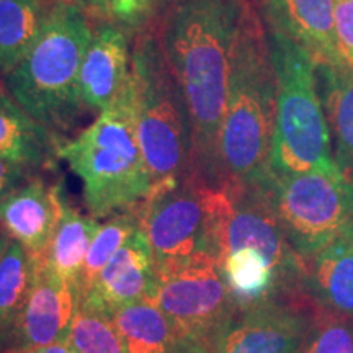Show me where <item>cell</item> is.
I'll list each match as a JSON object with an SVG mask.
<instances>
[{"mask_svg":"<svg viewBox=\"0 0 353 353\" xmlns=\"http://www.w3.org/2000/svg\"><path fill=\"white\" fill-rule=\"evenodd\" d=\"M99 228L100 223H97V218L79 213L65 198L63 216L44 257L57 275L76 286L77 293L88 247Z\"/></svg>","mask_w":353,"mask_h":353,"instance_id":"7402d4cb","label":"cell"},{"mask_svg":"<svg viewBox=\"0 0 353 353\" xmlns=\"http://www.w3.org/2000/svg\"><path fill=\"white\" fill-rule=\"evenodd\" d=\"M156 265L152 247L139 226L82 294L79 306L112 317L123 306L151 299Z\"/></svg>","mask_w":353,"mask_h":353,"instance_id":"7c38bea8","label":"cell"},{"mask_svg":"<svg viewBox=\"0 0 353 353\" xmlns=\"http://www.w3.org/2000/svg\"><path fill=\"white\" fill-rule=\"evenodd\" d=\"M299 298L270 299L241 311L216 353H301L314 312Z\"/></svg>","mask_w":353,"mask_h":353,"instance_id":"8fae6325","label":"cell"},{"mask_svg":"<svg viewBox=\"0 0 353 353\" xmlns=\"http://www.w3.org/2000/svg\"><path fill=\"white\" fill-rule=\"evenodd\" d=\"M304 293L322 311L353 321V239H337L304 260Z\"/></svg>","mask_w":353,"mask_h":353,"instance_id":"2e32d148","label":"cell"},{"mask_svg":"<svg viewBox=\"0 0 353 353\" xmlns=\"http://www.w3.org/2000/svg\"><path fill=\"white\" fill-rule=\"evenodd\" d=\"M267 32L276 74L272 174H339L314 59L280 30Z\"/></svg>","mask_w":353,"mask_h":353,"instance_id":"8992f818","label":"cell"},{"mask_svg":"<svg viewBox=\"0 0 353 353\" xmlns=\"http://www.w3.org/2000/svg\"><path fill=\"white\" fill-rule=\"evenodd\" d=\"M151 299L170 321L187 353H216L239 314L221 263L208 254L157 262Z\"/></svg>","mask_w":353,"mask_h":353,"instance_id":"52a82bcc","label":"cell"},{"mask_svg":"<svg viewBox=\"0 0 353 353\" xmlns=\"http://www.w3.org/2000/svg\"><path fill=\"white\" fill-rule=\"evenodd\" d=\"M221 268L239 312L270 299L303 296L290 293L278 276L273 263L255 249L232 250L224 257Z\"/></svg>","mask_w":353,"mask_h":353,"instance_id":"d6986e66","label":"cell"},{"mask_svg":"<svg viewBox=\"0 0 353 353\" xmlns=\"http://www.w3.org/2000/svg\"><path fill=\"white\" fill-rule=\"evenodd\" d=\"M241 0H170L156 30L187 103L193 175L208 188L224 185L221 128Z\"/></svg>","mask_w":353,"mask_h":353,"instance_id":"6da1fadb","label":"cell"},{"mask_svg":"<svg viewBox=\"0 0 353 353\" xmlns=\"http://www.w3.org/2000/svg\"><path fill=\"white\" fill-rule=\"evenodd\" d=\"M56 0H0V76L20 63L50 19Z\"/></svg>","mask_w":353,"mask_h":353,"instance_id":"44dd1931","label":"cell"},{"mask_svg":"<svg viewBox=\"0 0 353 353\" xmlns=\"http://www.w3.org/2000/svg\"><path fill=\"white\" fill-rule=\"evenodd\" d=\"M69 6L77 7L82 10L90 20L95 21H110V13H112L113 0H59Z\"/></svg>","mask_w":353,"mask_h":353,"instance_id":"f546056e","label":"cell"},{"mask_svg":"<svg viewBox=\"0 0 353 353\" xmlns=\"http://www.w3.org/2000/svg\"><path fill=\"white\" fill-rule=\"evenodd\" d=\"M276 120V74L262 12L241 0L221 128L226 183H265L272 176Z\"/></svg>","mask_w":353,"mask_h":353,"instance_id":"7a4b0ae2","label":"cell"},{"mask_svg":"<svg viewBox=\"0 0 353 353\" xmlns=\"http://www.w3.org/2000/svg\"><path fill=\"white\" fill-rule=\"evenodd\" d=\"M268 187L286 239L303 260L353 239V185L342 172L272 174Z\"/></svg>","mask_w":353,"mask_h":353,"instance_id":"ba28073f","label":"cell"},{"mask_svg":"<svg viewBox=\"0 0 353 353\" xmlns=\"http://www.w3.org/2000/svg\"><path fill=\"white\" fill-rule=\"evenodd\" d=\"M59 139L0 88V157L30 170L51 167Z\"/></svg>","mask_w":353,"mask_h":353,"instance_id":"e0dca14e","label":"cell"},{"mask_svg":"<svg viewBox=\"0 0 353 353\" xmlns=\"http://www.w3.org/2000/svg\"><path fill=\"white\" fill-rule=\"evenodd\" d=\"M141 226L136 206L131 210L113 214L105 224H100L94 241H92L83 262L81 283H79V299L90 288L99 273L103 270L110 259L120 250V247L132 236V232Z\"/></svg>","mask_w":353,"mask_h":353,"instance_id":"cb8c5ba5","label":"cell"},{"mask_svg":"<svg viewBox=\"0 0 353 353\" xmlns=\"http://www.w3.org/2000/svg\"><path fill=\"white\" fill-rule=\"evenodd\" d=\"M170 0H113L110 21L121 26L128 34L152 28Z\"/></svg>","mask_w":353,"mask_h":353,"instance_id":"4316f807","label":"cell"},{"mask_svg":"<svg viewBox=\"0 0 353 353\" xmlns=\"http://www.w3.org/2000/svg\"><path fill=\"white\" fill-rule=\"evenodd\" d=\"M301 353H353V321L317 307Z\"/></svg>","mask_w":353,"mask_h":353,"instance_id":"484cf974","label":"cell"},{"mask_svg":"<svg viewBox=\"0 0 353 353\" xmlns=\"http://www.w3.org/2000/svg\"><path fill=\"white\" fill-rule=\"evenodd\" d=\"M34 353H72V352L69 350L65 343H54V345L39 348V350Z\"/></svg>","mask_w":353,"mask_h":353,"instance_id":"4dcf8cb0","label":"cell"},{"mask_svg":"<svg viewBox=\"0 0 353 353\" xmlns=\"http://www.w3.org/2000/svg\"><path fill=\"white\" fill-rule=\"evenodd\" d=\"M57 157L81 180L83 201L97 219L134 208L149 195L151 176L136 131L130 81L76 138L59 141Z\"/></svg>","mask_w":353,"mask_h":353,"instance_id":"277c9868","label":"cell"},{"mask_svg":"<svg viewBox=\"0 0 353 353\" xmlns=\"http://www.w3.org/2000/svg\"><path fill=\"white\" fill-rule=\"evenodd\" d=\"M94 28L82 10L56 0L41 33L3 77L12 99L52 134L70 131L87 113L81 68Z\"/></svg>","mask_w":353,"mask_h":353,"instance_id":"3957f363","label":"cell"},{"mask_svg":"<svg viewBox=\"0 0 353 353\" xmlns=\"http://www.w3.org/2000/svg\"><path fill=\"white\" fill-rule=\"evenodd\" d=\"M130 82L136 131L151 176V190L195 176L187 103L156 25L134 34Z\"/></svg>","mask_w":353,"mask_h":353,"instance_id":"5b68a950","label":"cell"},{"mask_svg":"<svg viewBox=\"0 0 353 353\" xmlns=\"http://www.w3.org/2000/svg\"><path fill=\"white\" fill-rule=\"evenodd\" d=\"M32 278V259L19 242L12 241L0 260V347L6 348L23 311Z\"/></svg>","mask_w":353,"mask_h":353,"instance_id":"603a6c76","label":"cell"},{"mask_svg":"<svg viewBox=\"0 0 353 353\" xmlns=\"http://www.w3.org/2000/svg\"><path fill=\"white\" fill-rule=\"evenodd\" d=\"M205 185L195 176L162 185L136 205L139 224L156 262L211 255L210 216ZM213 257V255H211Z\"/></svg>","mask_w":353,"mask_h":353,"instance_id":"9c48e42d","label":"cell"},{"mask_svg":"<svg viewBox=\"0 0 353 353\" xmlns=\"http://www.w3.org/2000/svg\"><path fill=\"white\" fill-rule=\"evenodd\" d=\"M63 185L32 176L0 203V226L30 255H46L63 216Z\"/></svg>","mask_w":353,"mask_h":353,"instance_id":"4fadbf2b","label":"cell"},{"mask_svg":"<svg viewBox=\"0 0 353 353\" xmlns=\"http://www.w3.org/2000/svg\"><path fill=\"white\" fill-rule=\"evenodd\" d=\"M316 72L330 136H334L335 162L353 185V68L348 63L316 64Z\"/></svg>","mask_w":353,"mask_h":353,"instance_id":"ac0fdd59","label":"cell"},{"mask_svg":"<svg viewBox=\"0 0 353 353\" xmlns=\"http://www.w3.org/2000/svg\"><path fill=\"white\" fill-rule=\"evenodd\" d=\"M123 353H187L170 321L152 299H141L112 316Z\"/></svg>","mask_w":353,"mask_h":353,"instance_id":"ffe728a7","label":"cell"},{"mask_svg":"<svg viewBox=\"0 0 353 353\" xmlns=\"http://www.w3.org/2000/svg\"><path fill=\"white\" fill-rule=\"evenodd\" d=\"M32 176L33 170L0 157V203L6 200L12 192H15L17 188L28 182Z\"/></svg>","mask_w":353,"mask_h":353,"instance_id":"f1b7e54d","label":"cell"},{"mask_svg":"<svg viewBox=\"0 0 353 353\" xmlns=\"http://www.w3.org/2000/svg\"><path fill=\"white\" fill-rule=\"evenodd\" d=\"M12 244V239L7 236V234H0V260L3 259V255L7 254L8 247Z\"/></svg>","mask_w":353,"mask_h":353,"instance_id":"1f68e13d","label":"cell"},{"mask_svg":"<svg viewBox=\"0 0 353 353\" xmlns=\"http://www.w3.org/2000/svg\"><path fill=\"white\" fill-rule=\"evenodd\" d=\"M265 25L280 30L306 50L316 64L341 65L334 0H265Z\"/></svg>","mask_w":353,"mask_h":353,"instance_id":"9a60e30c","label":"cell"},{"mask_svg":"<svg viewBox=\"0 0 353 353\" xmlns=\"http://www.w3.org/2000/svg\"><path fill=\"white\" fill-rule=\"evenodd\" d=\"M334 13L339 46L353 68V0H334Z\"/></svg>","mask_w":353,"mask_h":353,"instance_id":"83f0119b","label":"cell"},{"mask_svg":"<svg viewBox=\"0 0 353 353\" xmlns=\"http://www.w3.org/2000/svg\"><path fill=\"white\" fill-rule=\"evenodd\" d=\"M65 345L72 353H123V347L110 316L79 306Z\"/></svg>","mask_w":353,"mask_h":353,"instance_id":"d4e9b609","label":"cell"},{"mask_svg":"<svg viewBox=\"0 0 353 353\" xmlns=\"http://www.w3.org/2000/svg\"><path fill=\"white\" fill-rule=\"evenodd\" d=\"M32 278L19 324L8 341L7 353H34L65 343L79 309L76 286L52 270L44 255H30Z\"/></svg>","mask_w":353,"mask_h":353,"instance_id":"30bf717a","label":"cell"},{"mask_svg":"<svg viewBox=\"0 0 353 353\" xmlns=\"http://www.w3.org/2000/svg\"><path fill=\"white\" fill-rule=\"evenodd\" d=\"M130 74V34L112 21H100L81 68V99L87 113L107 110L126 87Z\"/></svg>","mask_w":353,"mask_h":353,"instance_id":"5bb4252c","label":"cell"}]
</instances>
